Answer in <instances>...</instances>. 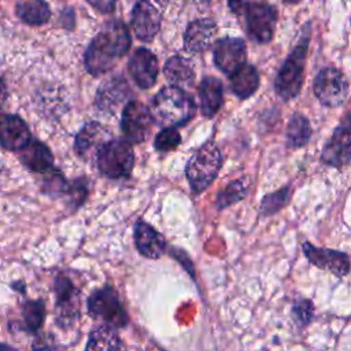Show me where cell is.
Instances as JSON below:
<instances>
[{
	"label": "cell",
	"mask_w": 351,
	"mask_h": 351,
	"mask_svg": "<svg viewBox=\"0 0 351 351\" xmlns=\"http://www.w3.org/2000/svg\"><path fill=\"white\" fill-rule=\"evenodd\" d=\"M129 48L130 34L128 27L121 21H112L89 44L85 53V67L93 75L106 73Z\"/></svg>",
	"instance_id": "cell-1"
},
{
	"label": "cell",
	"mask_w": 351,
	"mask_h": 351,
	"mask_svg": "<svg viewBox=\"0 0 351 351\" xmlns=\"http://www.w3.org/2000/svg\"><path fill=\"white\" fill-rule=\"evenodd\" d=\"M308 43H310V22H307L302 27L298 44L295 45V48L291 51V53L280 67L274 80V90L285 101L296 97L303 86Z\"/></svg>",
	"instance_id": "cell-2"
},
{
	"label": "cell",
	"mask_w": 351,
	"mask_h": 351,
	"mask_svg": "<svg viewBox=\"0 0 351 351\" xmlns=\"http://www.w3.org/2000/svg\"><path fill=\"white\" fill-rule=\"evenodd\" d=\"M196 107L192 97L180 86H163L154 97L152 118L165 128H176L186 123L195 115Z\"/></svg>",
	"instance_id": "cell-3"
},
{
	"label": "cell",
	"mask_w": 351,
	"mask_h": 351,
	"mask_svg": "<svg viewBox=\"0 0 351 351\" xmlns=\"http://www.w3.org/2000/svg\"><path fill=\"white\" fill-rule=\"evenodd\" d=\"M222 166V155L214 141H207L199 147L185 166V176L195 195L207 189L217 178Z\"/></svg>",
	"instance_id": "cell-4"
},
{
	"label": "cell",
	"mask_w": 351,
	"mask_h": 351,
	"mask_svg": "<svg viewBox=\"0 0 351 351\" xmlns=\"http://www.w3.org/2000/svg\"><path fill=\"white\" fill-rule=\"evenodd\" d=\"M134 165L132 144L122 138L104 143L97 154L99 170L110 178H122L130 174Z\"/></svg>",
	"instance_id": "cell-5"
},
{
	"label": "cell",
	"mask_w": 351,
	"mask_h": 351,
	"mask_svg": "<svg viewBox=\"0 0 351 351\" xmlns=\"http://www.w3.org/2000/svg\"><path fill=\"white\" fill-rule=\"evenodd\" d=\"M245 12V30L250 38L258 44L269 43L276 30L277 10L274 5L263 1L250 3Z\"/></svg>",
	"instance_id": "cell-6"
},
{
	"label": "cell",
	"mask_w": 351,
	"mask_h": 351,
	"mask_svg": "<svg viewBox=\"0 0 351 351\" xmlns=\"http://www.w3.org/2000/svg\"><path fill=\"white\" fill-rule=\"evenodd\" d=\"M313 92L321 104L337 107L347 99L348 82L340 70L325 67L314 78Z\"/></svg>",
	"instance_id": "cell-7"
},
{
	"label": "cell",
	"mask_w": 351,
	"mask_h": 351,
	"mask_svg": "<svg viewBox=\"0 0 351 351\" xmlns=\"http://www.w3.org/2000/svg\"><path fill=\"white\" fill-rule=\"evenodd\" d=\"M89 314L100 318L111 328H122L128 324V314L112 288L96 291L88 300Z\"/></svg>",
	"instance_id": "cell-8"
},
{
	"label": "cell",
	"mask_w": 351,
	"mask_h": 351,
	"mask_svg": "<svg viewBox=\"0 0 351 351\" xmlns=\"http://www.w3.org/2000/svg\"><path fill=\"white\" fill-rule=\"evenodd\" d=\"M321 160L332 167H343L351 160V111L335 128L322 149Z\"/></svg>",
	"instance_id": "cell-9"
},
{
	"label": "cell",
	"mask_w": 351,
	"mask_h": 351,
	"mask_svg": "<svg viewBox=\"0 0 351 351\" xmlns=\"http://www.w3.org/2000/svg\"><path fill=\"white\" fill-rule=\"evenodd\" d=\"M154 118L151 110L140 101H129L122 112L121 126L125 140L129 143H141L151 132Z\"/></svg>",
	"instance_id": "cell-10"
},
{
	"label": "cell",
	"mask_w": 351,
	"mask_h": 351,
	"mask_svg": "<svg viewBox=\"0 0 351 351\" xmlns=\"http://www.w3.org/2000/svg\"><path fill=\"white\" fill-rule=\"evenodd\" d=\"M215 66L225 74L230 75L245 64L247 48L244 40L239 37L218 38L213 49Z\"/></svg>",
	"instance_id": "cell-11"
},
{
	"label": "cell",
	"mask_w": 351,
	"mask_h": 351,
	"mask_svg": "<svg viewBox=\"0 0 351 351\" xmlns=\"http://www.w3.org/2000/svg\"><path fill=\"white\" fill-rule=\"evenodd\" d=\"M303 252L308 262L322 270L336 276H346L350 271V259L347 254L329 248H318L310 243L303 244Z\"/></svg>",
	"instance_id": "cell-12"
},
{
	"label": "cell",
	"mask_w": 351,
	"mask_h": 351,
	"mask_svg": "<svg viewBox=\"0 0 351 351\" xmlns=\"http://www.w3.org/2000/svg\"><path fill=\"white\" fill-rule=\"evenodd\" d=\"M132 27L137 38L154 40L160 29L159 11L148 0H138L132 11Z\"/></svg>",
	"instance_id": "cell-13"
},
{
	"label": "cell",
	"mask_w": 351,
	"mask_h": 351,
	"mask_svg": "<svg viewBox=\"0 0 351 351\" xmlns=\"http://www.w3.org/2000/svg\"><path fill=\"white\" fill-rule=\"evenodd\" d=\"M129 71L134 82L141 89L151 88L159 73L156 56L147 48H138L134 51L129 60Z\"/></svg>",
	"instance_id": "cell-14"
},
{
	"label": "cell",
	"mask_w": 351,
	"mask_h": 351,
	"mask_svg": "<svg viewBox=\"0 0 351 351\" xmlns=\"http://www.w3.org/2000/svg\"><path fill=\"white\" fill-rule=\"evenodd\" d=\"M30 141V132L23 119L16 115H3L0 118V145L5 149L18 151Z\"/></svg>",
	"instance_id": "cell-15"
},
{
	"label": "cell",
	"mask_w": 351,
	"mask_h": 351,
	"mask_svg": "<svg viewBox=\"0 0 351 351\" xmlns=\"http://www.w3.org/2000/svg\"><path fill=\"white\" fill-rule=\"evenodd\" d=\"M217 25L210 18L196 19L188 23L184 33V47L189 52H203L214 41Z\"/></svg>",
	"instance_id": "cell-16"
},
{
	"label": "cell",
	"mask_w": 351,
	"mask_h": 351,
	"mask_svg": "<svg viewBox=\"0 0 351 351\" xmlns=\"http://www.w3.org/2000/svg\"><path fill=\"white\" fill-rule=\"evenodd\" d=\"M134 243L138 252L149 259H158L166 250L165 237L144 221L134 225Z\"/></svg>",
	"instance_id": "cell-17"
},
{
	"label": "cell",
	"mask_w": 351,
	"mask_h": 351,
	"mask_svg": "<svg viewBox=\"0 0 351 351\" xmlns=\"http://www.w3.org/2000/svg\"><path fill=\"white\" fill-rule=\"evenodd\" d=\"M197 96L202 114L206 118L214 117L223 101V86L221 80L213 75L204 77L199 85Z\"/></svg>",
	"instance_id": "cell-18"
},
{
	"label": "cell",
	"mask_w": 351,
	"mask_h": 351,
	"mask_svg": "<svg viewBox=\"0 0 351 351\" xmlns=\"http://www.w3.org/2000/svg\"><path fill=\"white\" fill-rule=\"evenodd\" d=\"M21 160L29 170L44 173L52 167L53 155L45 144L36 140H30L29 144L22 148Z\"/></svg>",
	"instance_id": "cell-19"
},
{
	"label": "cell",
	"mask_w": 351,
	"mask_h": 351,
	"mask_svg": "<svg viewBox=\"0 0 351 351\" xmlns=\"http://www.w3.org/2000/svg\"><path fill=\"white\" fill-rule=\"evenodd\" d=\"M130 89L128 82L122 77H115L107 81L97 90V106L101 110L112 111L115 110L126 97L129 96Z\"/></svg>",
	"instance_id": "cell-20"
},
{
	"label": "cell",
	"mask_w": 351,
	"mask_h": 351,
	"mask_svg": "<svg viewBox=\"0 0 351 351\" xmlns=\"http://www.w3.org/2000/svg\"><path fill=\"white\" fill-rule=\"evenodd\" d=\"M229 81L232 92L240 99H247L259 88V73L252 64H244L229 75Z\"/></svg>",
	"instance_id": "cell-21"
},
{
	"label": "cell",
	"mask_w": 351,
	"mask_h": 351,
	"mask_svg": "<svg viewBox=\"0 0 351 351\" xmlns=\"http://www.w3.org/2000/svg\"><path fill=\"white\" fill-rule=\"evenodd\" d=\"M15 12L22 22L32 26L44 25L51 16V10L44 0H16Z\"/></svg>",
	"instance_id": "cell-22"
},
{
	"label": "cell",
	"mask_w": 351,
	"mask_h": 351,
	"mask_svg": "<svg viewBox=\"0 0 351 351\" xmlns=\"http://www.w3.org/2000/svg\"><path fill=\"white\" fill-rule=\"evenodd\" d=\"M86 351H123V343L111 326H100L89 335Z\"/></svg>",
	"instance_id": "cell-23"
},
{
	"label": "cell",
	"mask_w": 351,
	"mask_h": 351,
	"mask_svg": "<svg viewBox=\"0 0 351 351\" xmlns=\"http://www.w3.org/2000/svg\"><path fill=\"white\" fill-rule=\"evenodd\" d=\"M163 73L167 81L173 82V85L176 86L181 84L188 85L195 80V71L192 64L188 62V59L180 55H174L167 59L163 67Z\"/></svg>",
	"instance_id": "cell-24"
},
{
	"label": "cell",
	"mask_w": 351,
	"mask_h": 351,
	"mask_svg": "<svg viewBox=\"0 0 351 351\" xmlns=\"http://www.w3.org/2000/svg\"><path fill=\"white\" fill-rule=\"evenodd\" d=\"M56 292V306L62 317H71L75 314V307H78V292L66 277H58L55 284Z\"/></svg>",
	"instance_id": "cell-25"
},
{
	"label": "cell",
	"mask_w": 351,
	"mask_h": 351,
	"mask_svg": "<svg viewBox=\"0 0 351 351\" xmlns=\"http://www.w3.org/2000/svg\"><path fill=\"white\" fill-rule=\"evenodd\" d=\"M311 137V126L308 119L300 114L295 112L288 122L287 128V141L292 148L304 147Z\"/></svg>",
	"instance_id": "cell-26"
},
{
	"label": "cell",
	"mask_w": 351,
	"mask_h": 351,
	"mask_svg": "<svg viewBox=\"0 0 351 351\" xmlns=\"http://www.w3.org/2000/svg\"><path fill=\"white\" fill-rule=\"evenodd\" d=\"M250 185H251V181L248 177H243V178L230 181L223 189H221L218 192L217 199H215L217 208L222 210V208L241 200L247 195Z\"/></svg>",
	"instance_id": "cell-27"
},
{
	"label": "cell",
	"mask_w": 351,
	"mask_h": 351,
	"mask_svg": "<svg viewBox=\"0 0 351 351\" xmlns=\"http://www.w3.org/2000/svg\"><path fill=\"white\" fill-rule=\"evenodd\" d=\"M44 315H45V308L41 300H30L22 306L23 325L30 332H34L41 326L44 321Z\"/></svg>",
	"instance_id": "cell-28"
},
{
	"label": "cell",
	"mask_w": 351,
	"mask_h": 351,
	"mask_svg": "<svg viewBox=\"0 0 351 351\" xmlns=\"http://www.w3.org/2000/svg\"><path fill=\"white\" fill-rule=\"evenodd\" d=\"M291 196V189L288 186H284L273 193L266 195L262 202H261V207H259V213L262 215H273L277 211H280L289 200Z\"/></svg>",
	"instance_id": "cell-29"
},
{
	"label": "cell",
	"mask_w": 351,
	"mask_h": 351,
	"mask_svg": "<svg viewBox=\"0 0 351 351\" xmlns=\"http://www.w3.org/2000/svg\"><path fill=\"white\" fill-rule=\"evenodd\" d=\"M100 125L97 122L86 123L75 137V149L80 155H84L99 138L100 136Z\"/></svg>",
	"instance_id": "cell-30"
},
{
	"label": "cell",
	"mask_w": 351,
	"mask_h": 351,
	"mask_svg": "<svg viewBox=\"0 0 351 351\" xmlns=\"http://www.w3.org/2000/svg\"><path fill=\"white\" fill-rule=\"evenodd\" d=\"M181 143V134L176 128H163L155 137L154 145L160 152L176 149Z\"/></svg>",
	"instance_id": "cell-31"
},
{
	"label": "cell",
	"mask_w": 351,
	"mask_h": 351,
	"mask_svg": "<svg viewBox=\"0 0 351 351\" xmlns=\"http://www.w3.org/2000/svg\"><path fill=\"white\" fill-rule=\"evenodd\" d=\"M293 314L300 325H307L313 317V306L308 300H299L293 306Z\"/></svg>",
	"instance_id": "cell-32"
},
{
	"label": "cell",
	"mask_w": 351,
	"mask_h": 351,
	"mask_svg": "<svg viewBox=\"0 0 351 351\" xmlns=\"http://www.w3.org/2000/svg\"><path fill=\"white\" fill-rule=\"evenodd\" d=\"M33 351H59L55 339L49 335H40L33 343Z\"/></svg>",
	"instance_id": "cell-33"
},
{
	"label": "cell",
	"mask_w": 351,
	"mask_h": 351,
	"mask_svg": "<svg viewBox=\"0 0 351 351\" xmlns=\"http://www.w3.org/2000/svg\"><path fill=\"white\" fill-rule=\"evenodd\" d=\"M66 181L63 180V177L60 174H53L51 178L47 180V186L45 191L48 192H55V193H60L63 191H66Z\"/></svg>",
	"instance_id": "cell-34"
},
{
	"label": "cell",
	"mask_w": 351,
	"mask_h": 351,
	"mask_svg": "<svg viewBox=\"0 0 351 351\" xmlns=\"http://www.w3.org/2000/svg\"><path fill=\"white\" fill-rule=\"evenodd\" d=\"M89 3L97 8L100 12H112L115 8L117 0H89Z\"/></svg>",
	"instance_id": "cell-35"
},
{
	"label": "cell",
	"mask_w": 351,
	"mask_h": 351,
	"mask_svg": "<svg viewBox=\"0 0 351 351\" xmlns=\"http://www.w3.org/2000/svg\"><path fill=\"white\" fill-rule=\"evenodd\" d=\"M228 4H229L230 11L239 15V14L244 12V10L247 8L248 0H228Z\"/></svg>",
	"instance_id": "cell-36"
},
{
	"label": "cell",
	"mask_w": 351,
	"mask_h": 351,
	"mask_svg": "<svg viewBox=\"0 0 351 351\" xmlns=\"http://www.w3.org/2000/svg\"><path fill=\"white\" fill-rule=\"evenodd\" d=\"M5 99H7V86H5L4 80L0 78V108L3 107Z\"/></svg>",
	"instance_id": "cell-37"
},
{
	"label": "cell",
	"mask_w": 351,
	"mask_h": 351,
	"mask_svg": "<svg viewBox=\"0 0 351 351\" xmlns=\"http://www.w3.org/2000/svg\"><path fill=\"white\" fill-rule=\"evenodd\" d=\"M0 351H16L15 348L7 346V344H0Z\"/></svg>",
	"instance_id": "cell-38"
},
{
	"label": "cell",
	"mask_w": 351,
	"mask_h": 351,
	"mask_svg": "<svg viewBox=\"0 0 351 351\" xmlns=\"http://www.w3.org/2000/svg\"><path fill=\"white\" fill-rule=\"evenodd\" d=\"M156 1H158V3H160L162 5H166V4L169 3V0H156Z\"/></svg>",
	"instance_id": "cell-39"
},
{
	"label": "cell",
	"mask_w": 351,
	"mask_h": 351,
	"mask_svg": "<svg viewBox=\"0 0 351 351\" xmlns=\"http://www.w3.org/2000/svg\"><path fill=\"white\" fill-rule=\"evenodd\" d=\"M284 1H287V3H298L299 0H284Z\"/></svg>",
	"instance_id": "cell-40"
}]
</instances>
